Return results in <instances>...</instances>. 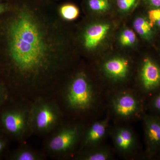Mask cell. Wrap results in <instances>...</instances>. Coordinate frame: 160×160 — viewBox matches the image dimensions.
<instances>
[{
	"instance_id": "6da1fadb",
	"label": "cell",
	"mask_w": 160,
	"mask_h": 160,
	"mask_svg": "<svg viewBox=\"0 0 160 160\" xmlns=\"http://www.w3.org/2000/svg\"><path fill=\"white\" fill-rule=\"evenodd\" d=\"M8 29L9 58L24 98L46 97L54 91L50 79L59 63L52 57L41 26L23 11L12 20Z\"/></svg>"
},
{
	"instance_id": "7a4b0ae2",
	"label": "cell",
	"mask_w": 160,
	"mask_h": 160,
	"mask_svg": "<svg viewBox=\"0 0 160 160\" xmlns=\"http://www.w3.org/2000/svg\"><path fill=\"white\" fill-rule=\"evenodd\" d=\"M30 106L32 132L47 134L54 129L61 118V112L56 103L46 98H38Z\"/></svg>"
},
{
	"instance_id": "3957f363",
	"label": "cell",
	"mask_w": 160,
	"mask_h": 160,
	"mask_svg": "<svg viewBox=\"0 0 160 160\" xmlns=\"http://www.w3.org/2000/svg\"><path fill=\"white\" fill-rule=\"evenodd\" d=\"M65 100L69 108L77 111L89 109L94 101L91 84L85 74L77 75L68 85L65 92Z\"/></svg>"
},
{
	"instance_id": "277c9868",
	"label": "cell",
	"mask_w": 160,
	"mask_h": 160,
	"mask_svg": "<svg viewBox=\"0 0 160 160\" xmlns=\"http://www.w3.org/2000/svg\"><path fill=\"white\" fill-rule=\"evenodd\" d=\"M30 106H19L7 109L2 113L1 123L8 133L22 139L32 133L29 117Z\"/></svg>"
},
{
	"instance_id": "5b68a950",
	"label": "cell",
	"mask_w": 160,
	"mask_h": 160,
	"mask_svg": "<svg viewBox=\"0 0 160 160\" xmlns=\"http://www.w3.org/2000/svg\"><path fill=\"white\" fill-rule=\"evenodd\" d=\"M80 129L76 126H67L59 129L46 143L47 151L61 155L71 151L80 137Z\"/></svg>"
},
{
	"instance_id": "8992f818",
	"label": "cell",
	"mask_w": 160,
	"mask_h": 160,
	"mask_svg": "<svg viewBox=\"0 0 160 160\" xmlns=\"http://www.w3.org/2000/svg\"><path fill=\"white\" fill-rule=\"evenodd\" d=\"M144 129L147 149L150 154L160 149V118L148 116L144 119Z\"/></svg>"
},
{
	"instance_id": "52a82bcc",
	"label": "cell",
	"mask_w": 160,
	"mask_h": 160,
	"mask_svg": "<svg viewBox=\"0 0 160 160\" xmlns=\"http://www.w3.org/2000/svg\"><path fill=\"white\" fill-rule=\"evenodd\" d=\"M141 79L143 88L146 91H152L160 86V68L148 58L143 62Z\"/></svg>"
},
{
	"instance_id": "ba28073f",
	"label": "cell",
	"mask_w": 160,
	"mask_h": 160,
	"mask_svg": "<svg viewBox=\"0 0 160 160\" xmlns=\"http://www.w3.org/2000/svg\"><path fill=\"white\" fill-rule=\"evenodd\" d=\"M110 29V25L106 23H98L89 27L84 35V45L86 48H96L106 38Z\"/></svg>"
},
{
	"instance_id": "9c48e42d",
	"label": "cell",
	"mask_w": 160,
	"mask_h": 160,
	"mask_svg": "<svg viewBox=\"0 0 160 160\" xmlns=\"http://www.w3.org/2000/svg\"><path fill=\"white\" fill-rule=\"evenodd\" d=\"M113 109L118 115L122 118H128L138 111L139 103L132 95L124 93L115 100Z\"/></svg>"
},
{
	"instance_id": "30bf717a",
	"label": "cell",
	"mask_w": 160,
	"mask_h": 160,
	"mask_svg": "<svg viewBox=\"0 0 160 160\" xmlns=\"http://www.w3.org/2000/svg\"><path fill=\"white\" fill-rule=\"evenodd\" d=\"M104 69L106 73L112 78L123 79L126 77L129 72V62L123 58H114L105 63Z\"/></svg>"
},
{
	"instance_id": "8fae6325",
	"label": "cell",
	"mask_w": 160,
	"mask_h": 160,
	"mask_svg": "<svg viewBox=\"0 0 160 160\" xmlns=\"http://www.w3.org/2000/svg\"><path fill=\"white\" fill-rule=\"evenodd\" d=\"M107 121H101L93 123L87 130L84 137L85 146H91L101 141L106 134Z\"/></svg>"
},
{
	"instance_id": "7c38bea8",
	"label": "cell",
	"mask_w": 160,
	"mask_h": 160,
	"mask_svg": "<svg viewBox=\"0 0 160 160\" xmlns=\"http://www.w3.org/2000/svg\"><path fill=\"white\" fill-rule=\"evenodd\" d=\"M115 144L122 151H129L134 144V138L132 132L126 128L118 129L114 136Z\"/></svg>"
},
{
	"instance_id": "4fadbf2b",
	"label": "cell",
	"mask_w": 160,
	"mask_h": 160,
	"mask_svg": "<svg viewBox=\"0 0 160 160\" xmlns=\"http://www.w3.org/2000/svg\"><path fill=\"white\" fill-rule=\"evenodd\" d=\"M43 158V155L38 152L26 146L20 147L12 156V158L14 160H41Z\"/></svg>"
},
{
	"instance_id": "5bb4252c",
	"label": "cell",
	"mask_w": 160,
	"mask_h": 160,
	"mask_svg": "<svg viewBox=\"0 0 160 160\" xmlns=\"http://www.w3.org/2000/svg\"><path fill=\"white\" fill-rule=\"evenodd\" d=\"M133 27L138 34L146 40L151 38L152 26L149 21L142 17L137 18L133 22Z\"/></svg>"
},
{
	"instance_id": "9a60e30c",
	"label": "cell",
	"mask_w": 160,
	"mask_h": 160,
	"mask_svg": "<svg viewBox=\"0 0 160 160\" xmlns=\"http://www.w3.org/2000/svg\"><path fill=\"white\" fill-rule=\"evenodd\" d=\"M110 158L107 151L103 150H93L81 155L79 158L84 160H106Z\"/></svg>"
},
{
	"instance_id": "2e32d148",
	"label": "cell",
	"mask_w": 160,
	"mask_h": 160,
	"mask_svg": "<svg viewBox=\"0 0 160 160\" xmlns=\"http://www.w3.org/2000/svg\"><path fill=\"white\" fill-rule=\"evenodd\" d=\"M60 12L65 19L72 21L78 17L79 11L77 7L74 5L66 4L61 7Z\"/></svg>"
},
{
	"instance_id": "e0dca14e",
	"label": "cell",
	"mask_w": 160,
	"mask_h": 160,
	"mask_svg": "<svg viewBox=\"0 0 160 160\" xmlns=\"http://www.w3.org/2000/svg\"><path fill=\"white\" fill-rule=\"evenodd\" d=\"M136 41V36L134 32L126 29L122 32L120 38V42L123 46H130L133 45Z\"/></svg>"
},
{
	"instance_id": "ac0fdd59",
	"label": "cell",
	"mask_w": 160,
	"mask_h": 160,
	"mask_svg": "<svg viewBox=\"0 0 160 160\" xmlns=\"http://www.w3.org/2000/svg\"><path fill=\"white\" fill-rule=\"evenodd\" d=\"M89 6L90 9L96 12H104L109 8V0H89Z\"/></svg>"
},
{
	"instance_id": "d6986e66",
	"label": "cell",
	"mask_w": 160,
	"mask_h": 160,
	"mask_svg": "<svg viewBox=\"0 0 160 160\" xmlns=\"http://www.w3.org/2000/svg\"><path fill=\"white\" fill-rule=\"evenodd\" d=\"M149 22L152 27L156 26L160 28V8L151 9L148 12Z\"/></svg>"
},
{
	"instance_id": "ffe728a7",
	"label": "cell",
	"mask_w": 160,
	"mask_h": 160,
	"mask_svg": "<svg viewBox=\"0 0 160 160\" xmlns=\"http://www.w3.org/2000/svg\"><path fill=\"white\" fill-rule=\"evenodd\" d=\"M136 0H117V4L120 10L128 11L134 5Z\"/></svg>"
},
{
	"instance_id": "44dd1931",
	"label": "cell",
	"mask_w": 160,
	"mask_h": 160,
	"mask_svg": "<svg viewBox=\"0 0 160 160\" xmlns=\"http://www.w3.org/2000/svg\"><path fill=\"white\" fill-rule=\"evenodd\" d=\"M8 96V91L6 87L0 83V107L6 102Z\"/></svg>"
},
{
	"instance_id": "7402d4cb",
	"label": "cell",
	"mask_w": 160,
	"mask_h": 160,
	"mask_svg": "<svg viewBox=\"0 0 160 160\" xmlns=\"http://www.w3.org/2000/svg\"><path fill=\"white\" fill-rule=\"evenodd\" d=\"M152 105L154 109L160 112V93L155 98Z\"/></svg>"
},
{
	"instance_id": "603a6c76",
	"label": "cell",
	"mask_w": 160,
	"mask_h": 160,
	"mask_svg": "<svg viewBox=\"0 0 160 160\" xmlns=\"http://www.w3.org/2000/svg\"><path fill=\"white\" fill-rule=\"evenodd\" d=\"M149 1L150 5L153 7H160V0H149Z\"/></svg>"
},
{
	"instance_id": "cb8c5ba5",
	"label": "cell",
	"mask_w": 160,
	"mask_h": 160,
	"mask_svg": "<svg viewBox=\"0 0 160 160\" xmlns=\"http://www.w3.org/2000/svg\"><path fill=\"white\" fill-rule=\"evenodd\" d=\"M6 144L5 140L2 139L0 138V153H2L5 148H6Z\"/></svg>"
},
{
	"instance_id": "d4e9b609",
	"label": "cell",
	"mask_w": 160,
	"mask_h": 160,
	"mask_svg": "<svg viewBox=\"0 0 160 160\" xmlns=\"http://www.w3.org/2000/svg\"><path fill=\"white\" fill-rule=\"evenodd\" d=\"M8 9V6L6 4L0 3V14L6 11Z\"/></svg>"
}]
</instances>
